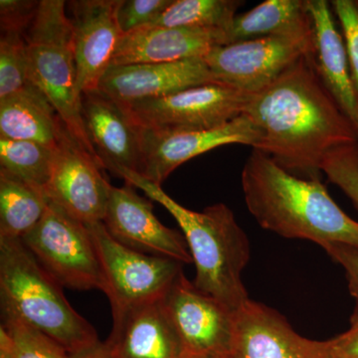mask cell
<instances>
[{"mask_svg":"<svg viewBox=\"0 0 358 358\" xmlns=\"http://www.w3.org/2000/svg\"><path fill=\"white\" fill-rule=\"evenodd\" d=\"M259 134L254 150L306 179L320 178L329 152L358 143L357 131L322 84L313 54L294 62L245 107Z\"/></svg>","mask_w":358,"mask_h":358,"instance_id":"1","label":"cell"},{"mask_svg":"<svg viewBox=\"0 0 358 358\" xmlns=\"http://www.w3.org/2000/svg\"><path fill=\"white\" fill-rule=\"evenodd\" d=\"M247 208L263 229L288 239L358 248V222L317 179L294 176L272 157L252 150L241 174Z\"/></svg>","mask_w":358,"mask_h":358,"instance_id":"2","label":"cell"},{"mask_svg":"<svg viewBox=\"0 0 358 358\" xmlns=\"http://www.w3.org/2000/svg\"><path fill=\"white\" fill-rule=\"evenodd\" d=\"M119 178L140 188L148 199L164 206L178 223L195 265L197 289L237 312L250 300L242 281L251 248L246 233L227 205L216 203L197 212L171 199L162 186L138 173L124 169Z\"/></svg>","mask_w":358,"mask_h":358,"instance_id":"3","label":"cell"},{"mask_svg":"<svg viewBox=\"0 0 358 358\" xmlns=\"http://www.w3.org/2000/svg\"><path fill=\"white\" fill-rule=\"evenodd\" d=\"M62 288L22 240L0 238L1 317L29 324L78 357L102 343L94 327L70 305Z\"/></svg>","mask_w":358,"mask_h":358,"instance_id":"4","label":"cell"},{"mask_svg":"<svg viewBox=\"0 0 358 358\" xmlns=\"http://www.w3.org/2000/svg\"><path fill=\"white\" fill-rule=\"evenodd\" d=\"M25 40L30 83L48 99L71 136L103 167L82 115V95L78 88L67 2L40 0L38 11L25 33Z\"/></svg>","mask_w":358,"mask_h":358,"instance_id":"5","label":"cell"},{"mask_svg":"<svg viewBox=\"0 0 358 358\" xmlns=\"http://www.w3.org/2000/svg\"><path fill=\"white\" fill-rule=\"evenodd\" d=\"M40 265L63 287L102 289V271L88 226L50 202L40 222L22 238Z\"/></svg>","mask_w":358,"mask_h":358,"instance_id":"6","label":"cell"},{"mask_svg":"<svg viewBox=\"0 0 358 358\" xmlns=\"http://www.w3.org/2000/svg\"><path fill=\"white\" fill-rule=\"evenodd\" d=\"M86 225L100 261L101 291L109 299L112 313L162 300L182 272L178 261L148 255L115 241L103 222Z\"/></svg>","mask_w":358,"mask_h":358,"instance_id":"7","label":"cell"},{"mask_svg":"<svg viewBox=\"0 0 358 358\" xmlns=\"http://www.w3.org/2000/svg\"><path fill=\"white\" fill-rule=\"evenodd\" d=\"M315 53L313 29L219 45L204 57L220 83L256 94L275 81L294 62Z\"/></svg>","mask_w":358,"mask_h":358,"instance_id":"8","label":"cell"},{"mask_svg":"<svg viewBox=\"0 0 358 358\" xmlns=\"http://www.w3.org/2000/svg\"><path fill=\"white\" fill-rule=\"evenodd\" d=\"M250 95L216 82L122 106L140 129H213L243 115Z\"/></svg>","mask_w":358,"mask_h":358,"instance_id":"9","label":"cell"},{"mask_svg":"<svg viewBox=\"0 0 358 358\" xmlns=\"http://www.w3.org/2000/svg\"><path fill=\"white\" fill-rule=\"evenodd\" d=\"M162 303L180 341L183 358L232 355L236 312L197 289L183 271Z\"/></svg>","mask_w":358,"mask_h":358,"instance_id":"10","label":"cell"},{"mask_svg":"<svg viewBox=\"0 0 358 358\" xmlns=\"http://www.w3.org/2000/svg\"><path fill=\"white\" fill-rule=\"evenodd\" d=\"M256 127L242 115L213 129H141V166L138 174L162 186L185 162L222 145L239 143L255 148Z\"/></svg>","mask_w":358,"mask_h":358,"instance_id":"11","label":"cell"},{"mask_svg":"<svg viewBox=\"0 0 358 358\" xmlns=\"http://www.w3.org/2000/svg\"><path fill=\"white\" fill-rule=\"evenodd\" d=\"M102 169L65 129L54 148L45 192L51 202L81 222H102L112 186Z\"/></svg>","mask_w":358,"mask_h":358,"instance_id":"12","label":"cell"},{"mask_svg":"<svg viewBox=\"0 0 358 358\" xmlns=\"http://www.w3.org/2000/svg\"><path fill=\"white\" fill-rule=\"evenodd\" d=\"M134 186H110L109 200L102 222L110 236L136 251L148 255L193 263L182 233L160 223L150 200L134 192Z\"/></svg>","mask_w":358,"mask_h":358,"instance_id":"13","label":"cell"},{"mask_svg":"<svg viewBox=\"0 0 358 358\" xmlns=\"http://www.w3.org/2000/svg\"><path fill=\"white\" fill-rule=\"evenodd\" d=\"M121 0H73L67 2L72 26L78 88L82 96L98 91L110 68L122 33L117 13Z\"/></svg>","mask_w":358,"mask_h":358,"instance_id":"14","label":"cell"},{"mask_svg":"<svg viewBox=\"0 0 358 358\" xmlns=\"http://www.w3.org/2000/svg\"><path fill=\"white\" fill-rule=\"evenodd\" d=\"M233 358H334L331 339L300 336L288 320L258 301L249 300L235 313Z\"/></svg>","mask_w":358,"mask_h":358,"instance_id":"15","label":"cell"},{"mask_svg":"<svg viewBox=\"0 0 358 358\" xmlns=\"http://www.w3.org/2000/svg\"><path fill=\"white\" fill-rule=\"evenodd\" d=\"M216 82L217 79L204 58H195L173 63L110 67L101 80L98 90L115 102L129 105Z\"/></svg>","mask_w":358,"mask_h":358,"instance_id":"16","label":"cell"},{"mask_svg":"<svg viewBox=\"0 0 358 358\" xmlns=\"http://www.w3.org/2000/svg\"><path fill=\"white\" fill-rule=\"evenodd\" d=\"M225 44L227 35L221 29L143 26L122 35L110 68L204 58L214 47Z\"/></svg>","mask_w":358,"mask_h":358,"instance_id":"17","label":"cell"},{"mask_svg":"<svg viewBox=\"0 0 358 358\" xmlns=\"http://www.w3.org/2000/svg\"><path fill=\"white\" fill-rule=\"evenodd\" d=\"M85 128L103 169L119 176L124 169L138 173L141 129L126 109L102 92L82 96Z\"/></svg>","mask_w":358,"mask_h":358,"instance_id":"18","label":"cell"},{"mask_svg":"<svg viewBox=\"0 0 358 358\" xmlns=\"http://www.w3.org/2000/svg\"><path fill=\"white\" fill-rule=\"evenodd\" d=\"M103 346L113 358H183L162 299L113 312L112 333Z\"/></svg>","mask_w":358,"mask_h":358,"instance_id":"19","label":"cell"},{"mask_svg":"<svg viewBox=\"0 0 358 358\" xmlns=\"http://www.w3.org/2000/svg\"><path fill=\"white\" fill-rule=\"evenodd\" d=\"M313 27V63L320 79L358 136V95L350 72L343 37L339 34L331 2L308 0Z\"/></svg>","mask_w":358,"mask_h":358,"instance_id":"20","label":"cell"},{"mask_svg":"<svg viewBox=\"0 0 358 358\" xmlns=\"http://www.w3.org/2000/svg\"><path fill=\"white\" fill-rule=\"evenodd\" d=\"M65 129L48 99L30 82L0 100V138L34 141L54 148Z\"/></svg>","mask_w":358,"mask_h":358,"instance_id":"21","label":"cell"},{"mask_svg":"<svg viewBox=\"0 0 358 358\" xmlns=\"http://www.w3.org/2000/svg\"><path fill=\"white\" fill-rule=\"evenodd\" d=\"M313 29L308 0H266L248 13L237 14L226 35L229 44Z\"/></svg>","mask_w":358,"mask_h":358,"instance_id":"22","label":"cell"},{"mask_svg":"<svg viewBox=\"0 0 358 358\" xmlns=\"http://www.w3.org/2000/svg\"><path fill=\"white\" fill-rule=\"evenodd\" d=\"M50 202L43 190L0 169V238L22 239L40 222Z\"/></svg>","mask_w":358,"mask_h":358,"instance_id":"23","label":"cell"},{"mask_svg":"<svg viewBox=\"0 0 358 358\" xmlns=\"http://www.w3.org/2000/svg\"><path fill=\"white\" fill-rule=\"evenodd\" d=\"M242 4L243 1L238 0H173L150 25L221 29L226 32Z\"/></svg>","mask_w":358,"mask_h":358,"instance_id":"24","label":"cell"},{"mask_svg":"<svg viewBox=\"0 0 358 358\" xmlns=\"http://www.w3.org/2000/svg\"><path fill=\"white\" fill-rule=\"evenodd\" d=\"M53 152L54 148L34 141L0 138V166L2 171L45 192Z\"/></svg>","mask_w":358,"mask_h":358,"instance_id":"25","label":"cell"},{"mask_svg":"<svg viewBox=\"0 0 358 358\" xmlns=\"http://www.w3.org/2000/svg\"><path fill=\"white\" fill-rule=\"evenodd\" d=\"M28 83V53L25 34L1 33L0 100L17 93Z\"/></svg>","mask_w":358,"mask_h":358,"instance_id":"26","label":"cell"},{"mask_svg":"<svg viewBox=\"0 0 358 358\" xmlns=\"http://www.w3.org/2000/svg\"><path fill=\"white\" fill-rule=\"evenodd\" d=\"M13 341V358H73L64 348L38 329L13 317L1 324Z\"/></svg>","mask_w":358,"mask_h":358,"instance_id":"27","label":"cell"},{"mask_svg":"<svg viewBox=\"0 0 358 358\" xmlns=\"http://www.w3.org/2000/svg\"><path fill=\"white\" fill-rule=\"evenodd\" d=\"M322 173L343 190L358 210V143L329 152L322 162Z\"/></svg>","mask_w":358,"mask_h":358,"instance_id":"28","label":"cell"},{"mask_svg":"<svg viewBox=\"0 0 358 358\" xmlns=\"http://www.w3.org/2000/svg\"><path fill=\"white\" fill-rule=\"evenodd\" d=\"M173 0H121L117 17L122 34L154 24Z\"/></svg>","mask_w":358,"mask_h":358,"instance_id":"29","label":"cell"},{"mask_svg":"<svg viewBox=\"0 0 358 358\" xmlns=\"http://www.w3.org/2000/svg\"><path fill=\"white\" fill-rule=\"evenodd\" d=\"M331 6L343 30L350 72L358 95V1L333 0Z\"/></svg>","mask_w":358,"mask_h":358,"instance_id":"30","label":"cell"},{"mask_svg":"<svg viewBox=\"0 0 358 358\" xmlns=\"http://www.w3.org/2000/svg\"><path fill=\"white\" fill-rule=\"evenodd\" d=\"M40 1L38 0H1L0 1V27L1 33L25 34L32 24Z\"/></svg>","mask_w":358,"mask_h":358,"instance_id":"31","label":"cell"},{"mask_svg":"<svg viewBox=\"0 0 358 358\" xmlns=\"http://www.w3.org/2000/svg\"><path fill=\"white\" fill-rule=\"evenodd\" d=\"M322 249L345 268L350 293L358 306V248L345 244H327Z\"/></svg>","mask_w":358,"mask_h":358,"instance_id":"32","label":"cell"},{"mask_svg":"<svg viewBox=\"0 0 358 358\" xmlns=\"http://www.w3.org/2000/svg\"><path fill=\"white\" fill-rule=\"evenodd\" d=\"M331 343L334 358H358V306L350 317V329Z\"/></svg>","mask_w":358,"mask_h":358,"instance_id":"33","label":"cell"},{"mask_svg":"<svg viewBox=\"0 0 358 358\" xmlns=\"http://www.w3.org/2000/svg\"><path fill=\"white\" fill-rule=\"evenodd\" d=\"M0 358H13V338L2 326H0Z\"/></svg>","mask_w":358,"mask_h":358,"instance_id":"34","label":"cell"},{"mask_svg":"<svg viewBox=\"0 0 358 358\" xmlns=\"http://www.w3.org/2000/svg\"><path fill=\"white\" fill-rule=\"evenodd\" d=\"M73 358H113L110 357L109 353L106 350L103 343H101L100 345L96 346L94 350H90V352L83 353V355H78V357H73Z\"/></svg>","mask_w":358,"mask_h":358,"instance_id":"35","label":"cell"},{"mask_svg":"<svg viewBox=\"0 0 358 358\" xmlns=\"http://www.w3.org/2000/svg\"><path fill=\"white\" fill-rule=\"evenodd\" d=\"M220 358H233V357H232V355H230V357H220Z\"/></svg>","mask_w":358,"mask_h":358,"instance_id":"36","label":"cell"}]
</instances>
